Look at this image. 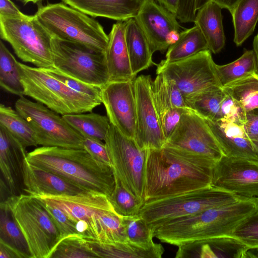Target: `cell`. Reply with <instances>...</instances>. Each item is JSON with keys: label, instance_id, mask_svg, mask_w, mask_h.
Here are the masks:
<instances>
[{"label": "cell", "instance_id": "obj_38", "mask_svg": "<svg viewBox=\"0 0 258 258\" xmlns=\"http://www.w3.org/2000/svg\"><path fill=\"white\" fill-rule=\"evenodd\" d=\"M223 88L241 103L246 112L258 110V77L254 74Z\"/></svg>", "mask_w": 258, "mask_h": 258}, {"label": "cell", "instance_id": "obj_29", "mask_svg": "<svg viewBox=\"0 0 258 258\" xmlns=\"http://www.w3.org/2000/svg\"><path fill=\"white\" fill-rule=\"evenodd\" d=\"M86 242L89 249L97 257L161 258L164 252L162 245L156 243L150 247L146 248L128 241L115 243L88 241Z\"/></svg>", "mask_w": 258, "mask_h": 258}, {"label": "cell", "instance_id": "obj_28", "mask_svg": "<svg viewBox=\"0 0 258 258\" xmlns=\"http://www.w3.org/2000/svg\"><path fill=\"white\" fill-rule=\"evenodd\" d=\"M124 37L133 75L148 69L155 63L153 52L143 30L135 18L125 21Z\"/></svg>", "mask_w": 258, "mask_h": 258}, {"label": "cell", "instance_id": "obj_7", "mask_svg": "<svg viewBox=\"0 0 258 258\" xmlns=\"http://www.w3.org/2000/svg\"><path fill=\"white\" fill-rule=\"evenodd\" d=\"M3 202L24 234L32 258H49L61 237L43 201L23 194L11 196Z\"/></svg>", "mask_w": 258, "mask_h": 258}, {"label": "cell", "instance_id": "obj_2", "mask_svg": "<svg viewBox=\"0 0 258 258\" xmlns=\"http://www.w3.org/2000/svg\"><path fill=\"white\" fill-rule=\"evenodd\" d=\"M26 160L86 191L109 197L114 187L112 167L96 159L85 149L41 146L27 153Z\"/></svg>", "mask_w": 258, "mask_h": 258}, {"label": "cell", "instance_id": "obj_52", "mask_svg": "<svg viewBox=\"0 0 258 258\" xmlns=\"http://www.w3.org/2000/svg\"><path fill=\"white\" fill-rule=\"evenodd\" d=\"M24 5L29 3H32L33 4H38L41 2L42 0H20Z\"/></svg>", "mask_w": 258, "mask_h": 258}, {"label": "cell", "instance_id": "obj_49", "mask_svg": "<svg viewBox=\"0 0 258 258\" xmlns=\"http://www.w3.org/2000/svg\"><path fill=\"white\" fill-rule=\"evenodd\" d=\"M0 258H19L12 249L2 243H0Z\"/></svg>", "mask_w": 258, "mask_h": 258}, {"label": "cell", "instance_id": "obj_44", "mask_svg": "<svg viewBox=\"0 0 258 258\" xmlns=\"http://www.w3.org/2000/svg\"><path fill=\"white\" fill-rule=\"evenodd\" d=\"M220 115V119L242 124L246 121V112L242 105L227 92L221 104Z\"/></svg>", "mask_w": 258, "mask_h": 258}, {"label": "cell", "instance_id": "obj_16", "mask_svg": "<svg viewBox=\"0 0 258 258\" xmlns=\"http://www.w3.org/2000/svg\"><path fill=\"white\" fill-rule=\"evenodd\" d=\"M134 81L108 82L102 87L101 98L110 123L135 139L137 114Z\"/></svg>", "mask_w": 258, "mask_h": 258}, {"label": "cell", "instance_id": "obj_14", "mask_svg": "<svg viewBox=\"0 0 258 258\" xmlns=\"http://www.w3.org/2000/svg\"><path fill=\"white\" fill-rule=\"evenodd\" d=\"M150 75H141L134 81L137 125L135 140L143 150L160 149L166 142L153 101Z\"/></svg>", "mask_w": 258, "mask_h": 258}, {"label": "cell", "instance_id": "obj_42", "mask_svg": "<svg viewBox=\"0 0 258 258\" xmlns=\"http://www.w3.org/2000/svg\"><path fill=\"white\" fill-rule=\"evenodd\" d=\"M232 236L251 249H258V209L235 229Z\"/></svg>", "mask_w": 258, "mask_h": 258}, {"label": "cell", "instance_id": "obj_34", "mask_svg": "<svg viewBox=\"0 0 258 258\" xmlns=\"http://www.w3.org/2000/svg\"><path fill=\"white\" fill-rule=\"evenodd\" d=\"M226 92L223 87L212 88L184 98L187 107L206 119H220V106Z\"/></svg>", "mask_w": 258, "mask_h": 258}, {"label": "cell", "instance_id": "obj_4", "mask_svg": "<svg viewBox=\"0 0 258 258\" xmlns=\"http://www.w3.org/2000/svg\"><path fill=\"white\" fill-rule=\"evenodd\" d=\"M37 5L34 15L52 37L105 53L108 35L93 17L63 2Z\"/></svg>", "mask_w": 258, "mask_h": 258}, {"label": "cell", "instance_id": "obj_46", "mask_svg": "<svg viewBox=\"0 0 258 258\" xmlns=\"http://www.w3.org/2000/svg\"><path fill=\"white\" fill-rule=\"evenodd\" d=\"M84 148L96 159L111 167L105 144L102 141L84 138Z\"/></svg>", "mask_w": 258, "mask_h": 258}, {"label": "cell", "instance_id": "obj_19", "mask_svg": "<svg viewBox=\"0 0 258 258\" xmlns=\"http://www.w3.org/2000/svg\"><path fill=\"white\" fill-rule=\"evenodd\" d=\"M154 104L166 140L174 131L187 107L183 96L175 83L162 74L152 81Z\"/></svg>", "mask_w": 258, "mask_h": 258}, {"label": "cell", "instance_id": "obj_50", "mask_svg": "<svg viewBox=\"0 0 258 258\" xmlns=\"http://www.w3.org/2000/svg\"><path fill=\"white\" fill-rule=\"evenodd\" d=\"M219 5L222 9L228 10L230 13L239 0H210Z\"/></svg>", "mask_w": 258, "mask_h": 258}, {"label": "cell", "instance_id": "obj_17", "mask_svg": "<svg viewBox=\"0 0 258 258\" xmlns=\"http://www.w3.org/2000/svg\"><path fill=\"white\" fill-rule=\"evenodd\" d=\"M135 18L147 38L153 53L167 50L170 35L174 31H180L182 28L176 15L155 0H143Z\"/></svg>", "mask_w": 258, "mask_h": 258}, {"label": "cell", "instance_id": "obj_31", "mask_svg": "<svg viewBox=\"0 0 258 258\" xmlns=\"http://www.w3.org/2000/svg\"><path fill=\"white\" fill-rule=\"evenodd\" d=\"M235 44L239 46L253 33L258 22V0H239L230 12Z\"/></svg>", "mask_w": 258, "mask_h": 258}, {"label": "cell", "instance_id": "obj_41", "mask_svg": "<svg viewBox=\"0 0 258 258\" xmlns=\"http://www.w3.org/2000/svg\"><path fill=\"white\" fill-rule=\"evenodd\" d=\"M97 257L88 247L86 241L79 235L69 236L61 239L49 258Z\"/></svg>", "mask_w": 258, "mask_h": 258}, {"label": "cell", "instance_id": "obj_10", "mask_svg": "<svg viewBox=\"0 0 258 258\" xmlns=\"http://www.w3.org/2000/svg\"><path fill=\"white\" fill-rule=\"evenodd\" d=\"M15 107L32 127L38 145L84 149V137L69 124L62 115L24 96L17 100Z\"/></svg>", "mask_w": 258, "mask_h": 258}, {"label": "cell", "instance_id": "obj_40", "mask_svg": "<svg viewBox=\"0 0 258 258\" xmlns=\"http://www.w3.org/2000/svg\"><path fill=\"white\" fill-rule=\"evenodd\" d=\"M109 200L116 213L122 217L139 214L144 202L132 194L122 185L117 177Z\"/></svg>", "mask_w": 258, "mask_h": 258}, {"label": "cell", "instance_id": "obj_11", "mask_svg": "<svg viewBox=\"0 0 258 258\" xmlns=\"http://www.w3.org/2000/svg\"><path fill=\"white\" fill-rule=\"evenodd\" d=\"M53 67L86 83L103 87L109 82L105 53L53 37Z\"/></svg>", "mask_w": 258, "mask_h": 258}, {"label": "cell", "instance_id": "obj_45", "mask_svg": "<svg viewBox=\"0 0 258 258\" xmlns=\"http://www.w3.org/2000/svg\"><path fill=\"white\" fill-rule=\"evenodd\" d=\"M44 205L60 233L61 239L69 236H80L76 223L70 219L62 211L53 206L45 203Z\"/></svg>", "mask_w": 258, "mask_h": 258}, {"label": "cell", "instance_id": "obj_33", "mask_svg": "<svg viewBox=\"0 0 258 258\" xmlns=\"http://www.w3.org/2000/svg\"><path fill=\"white\" fill-rule=\"evenodd\" d=\"M62 116L84 138L104 141L110 124L107 116L90 112Z\"/></svg>", "mask_w": 258, "mask_h": 258}, {"label": "cell", "instance_id": "obj_25", "mask_svg": "<svg viewBox=\"0 0 258 258\" xmlns=\"http://www.w3.org/2000/svg\"><path fill=\"white\" fill-rule=\"evenodd\" d=\"M66 5L93 18L117 21L135 18L143 0H61Z\"/></svg>", "mask_w": 258, "mask_h": 258}, {"label": "cell", "instance_id": "obj_43", "mask_svg": "<svg viewBox=\"0 0 258 258\" xmlns=\"http://www.w3.org/2000/svg\"><path fill=\"white\" fill-rule=\"evenodd\" d=\"M51 76L63 82L71 89L79 93L101 98L102 87L91 85L64 74L53 67L43 69Z\"/></svg>", "mask_w": 258, "mask_h": 258}, {"label": "cell", "instance_id": "obj_30", "mask_svg": "<svg viewBox=\"0 0 258 258\" xmlns=\"http://www.w3.org/2000/svg\"><path fill=\"white\" fill-rule=\"evenodd\" d=\"M0 211V243L12 249L19 258H32L25 237L6 203L1 202Z\"/></svg>", "mask_w": 258, "mask_h": 258}, {"label": "cell", "instance_id": "obj_26", "mask_svg": "<svg viewBox=\"0 0 258 258\" xmlns=\"http://www.w3.org/2000/svg\"><path fill=\"white\" fill-rule=\"evenodd\" d=\"M222 9L217 3L209 0L198 10L194 21L201 31L209 50L215 54L225 45Z\"/></svg>", "mask_w": 258, "mask_h": 258}, {"label": "cell", "instance_id": "obj_47", "mask_svg": "<svg viewBox=\"0 0 258 258\" xmlns=\"http://www.w3.org/2000/svg\"><path fill=\"white\" fill-rule=\"evenodd\" d=\"M26 15L21 12L11 0H0V16L22 18Z\"/></svg>", "mask_w": 258, "mask_h": 258}, {"label": "cell", "instance_id": "obj_24", "mask_svg": "<svg viewBox=\"0 0 258 258\" xmlns=\"http://www.w3.org/2000/svg\"><path fill=\"white\" fill-rule=\"evenodd\" d=\"M25 192L33 196L73 195L86 192L57 175L30 164L24 163Z\"/></svg>", "mask_w": 258, "mask_h": 258}, {"label": "cell", "instance_id": "obj_3", "mask_svg": "<svg viewBox=\"0 0 258 258\" xmlns=\"http://www.w3.org/2000/svg\"><path fill=\"white\" fill-rule=\"evenodd\" d=\"M257 209V199L245 198L174 220L157 228L154 236L177 246L195 240L232 236L237 227Z\"/></svg>", "mask_w": 258, "mask_h": 258}, {"label": "cell", "instance_id": "obj_13", "mask_svg": "<svg viewBox=\"0 0 258 258\" xmlns=\"http://www.w3.org/2000/svg\"><path fill=\"white\" fill-rule=\"evenodd\" d=\"M164 146L206 157L216 162L224 155L205 120L190 109L182 114Z\"/></svg>", "mask_w": 258, "mask_h": 258}, {"label": "cell", "instance_id": "obj_53", "mask_svg": "<svg viewBox=\"0 0 258 258\" xmlns=\"http://www.w3.org/2000/svg\"><path fill=\"white\" fill-rule=\"evenodd\" d=\"M257 151H258V147H257Z\"/></svg>", "mask_w": 258, "mask_h": 258}, {"label": "cell", "instance_id": "obj_35", "mask_svg": "<svg viewBox=\"0 0 258 258\" xmlns=\"http://www.w3.org/2000/svg\"><path fill=\"white\" fill-rule=\"evenodd\" d=\"M0 125L4 126L25 149L38 145L32 127L16 109L1 104Z\"/></svg>", "mask_w": 258, "mask_h": 258}, {"label": "cell", "instance_id": "obj_15", "mask_svg": "<svg viewBox=\"0 0 258 258\" xmlns=\"http://www.w3.org/2000/svg\"><path fill=\"white\" fill-rule=\"evenodd\" d=\"M211 185L247 198L258 199V161L223 155L214 167Z\"/></svg>", "mask_w": 258, "mask_h": 258}, {"label": "cell", "instance_id": "obj_36", "mask_svg": "<svg viewBox=\"0 0 258 258\" xmlns=\"http://www.w3.org/2000/svg\"><path fill=\"white\" fill-rule=\"evenodd\" d=\"M18 61L0 41V85L6 91L20 97L24 96Z\"/></svg>", "mask_w": 258, "mask_h": 258}, {"label": "cell", "instance_id": "obj_32", "mask_svg": "<svg viewBox=\"0 0 258 258\" xmlns=\"http://www.w3.org/2000/svg\"><path fill=\"white\" fill-rule=\"evenodd\" d=\"M208 49L201 31L195 25L180 32L178 39L168 48L164 60L168 62L177 61Z\"/></svg>", "mask_w": 258, "mask_h": 258}, {"label": "cell", "instance_id": "obj_51", "mask_svg": "<svg viewBox=\"0 0 258 258\" xmlns=\"http://www.w3.org/2000/svg\"><path fill=\"white\" fill-rule=\"evenodd\" d=\"M252 46L255 56V69L253 74L258 77V34L253 39Z\"/></svg>", "mask_w": 258, "mask_h": 258}, {"label": "cell", "instance_id": "obj_12", "mask_svg": "<svg viewBox=\"0 0 258 258\" xmlns=\"http://www.w3.org/2000/svg\"><path fill=\"white\" fill-rule=\"evenodd\" d=\"M216 63L210 50H206L177 61L162 60L157 65L156 74L172 80L183 97L212 88L222 87L218 79Z\"/></svg>", "mask_w": 258, "mask_h": 258}, {"label": "cell", "instance_id": "obj_39", "mask_svg": "<svg viewBox=\"0 0 258 258\" xmlns=\"http://www.w3.org/2000/svg\"><path fill=\"white\" fill-rule=\"evenodd\" d=\"M122 223L128 241L146 248L155 244L154 232L139 214L123 217Z\"/></svg>", "mask_w": 258, "mask_h": 258}, {"label": "cell", "instance_id": "obj_5", "mask_svg": "<svg viewBox=\"0 0 258 258\" xmlns=\"http://www.w3.org/2000/svg\"><path fill=\"white\" fill-rule=\"evenodd\" d=\"M18 64L24 95L61 115L90 112L102 103V98L74 91L42 69Z\"/></svg>", "mask_w": 258, "mask_h": 258}, {"label": "cell", "instance_id": "obj_22", "mask_svg": "<svg viewBox=\"0 0 258 258\" xmlns=\"http://www.w3.org/2000/svg\"><path fill=\"white\" fill-rule=\"evenodd\" d=\"M204 119L224 156L258 161V151L248 138L244 124L223 119Z\"/></svg>", "mask_w": 258, "mask_h": 258}, {"label": "cell", "instance_id": "obj_1", "mask_svg": "<svg viewBox=\"0 0 258 258\" xmlns=\"http://www.w3.org/2000/svg\"><path fill=\"white\" fill-rule=\"evenodd\" d=\"M216 163L210 158L167 146L147 150L145 202L211 185Z\"/></svg>", "mask_w": 258, "mask_h": 258}, {"label": "cell", "instance_id": "obj_48", "mask_svg": "<svg viewBox=\"0 0 258 258\" xmlns=\"http://www.w3.org/2000/svg\"><path fill=\"white\" fill-rule=\"evenodd\" d=\"M170 12L176 15L180 0H155Z\"/></svg>", "mask_w": 258, "mask_h": 258}, {"label": "cell", "instance_id": "obj_9", "mask_svg": "<svg viewBox=\"0 0 258 258\" xmlns=\"http://www.w3.org/2000/svg\"><path fill=\"white\" fill-rule=\"evenodd\" d=\"M114 177L132 194L145 202L147 150L110 123L104 140Z\"/></svg>", "mask_w": 258, "mask_h": 258}, {"label": "cell", "instance_id": "obj_21", "mask_svg": "<svg viewBox=\"0 0 258 258\" xmlns=\"http://www.w3.org/2000/svg\"><path fill=\"white\" fill-rule=\"evenodd\" d=\"M248 248L233 236L195 240L178 246L176 258L255 257Z\"/></svg>", "mask_w": 258, "mask_h": 258}, {"label": "cell", "instance_id": "obj_54", "mask_svg": "<svg viewBox=\"0 0 258 258\" xmlns=\"http://www.w3.org/2000/svg\"><path fill=\"white\" fill-rule=\"evenodd\" d=\"M257 201H258V199H257Z\"/></svg>", "mask_w": 258, "mask_h": 258}, {"label": "cell", "instance_id": "obj_37", "mask_svg": "<svg viewBox=\"0 0 258 258\" xmlns=\"http://www.w3.org/2000/svg\"><path fill=\"white\" fill-rule=\"evenodd\" d=\"M255 56L253 50H246L236 60L224 65L216 64L217 75L224 87L254 74Z\"/></svg>", "mask_w": 258, "mask_h": 258}, {"label": "cell", "instance_id": "obj_6", "mask_svg": "<svg viewBox=\"0 0 258 258\" xmlns=\"http://www.w3.org/2000/svg\"><path fill=\"white\" fill-rule=\"evenodd\" d=\"M245 198L212 185L144 203L139 214L154 231L174 220Z\"/></svg>", "mask_w": 258, "mask_h": 258}, {"label": "cell", "instance_id": "obj_20", "mask_svg": "<svg viewBox=\"0 0 258 258\" xmlns=\"http://www.w3.org/2000/svg\"><path fill=\"white\" fill-rule=\"evenodd\" d=\"M27 154L21 143L0 125V168L1 178L12 195L25 194L24 163Z\"/></svg>", "mask_w": 258, "mask_h": 258}, {"label": "cell", "instance_id": "obj_8", "mask_svg": "<svg viewBox=\"0 0 258 258\" xmlns=\"http://www.w3.org/2000/svg\"><path fill=\"white\" fill-rule=\"evenodd\" d=\"M0 36L23 61L42 69L53 67V37L35 15L22 18L0 16Z\"/></svg>", "mask_w": 258, "mask_h": 258}, {"label": "cell", "instance_id": "obj_27", "mask_svg": "<svg viewBox=\"0 0 258 258\" xmlns=\"http://www.w3.org/2000/svg\"><path fill=\"white\" fill-rule=\"evenodd\" d=\"M122 217L114 208L99 215L88 226L82 238L86 241L102 243L127 241Z\"/></svg>", "mask_w": 258, "mask_h": 258}, {"label": "cell", "instance_id": "obj_18", "mask_svg": "<svg viewBox=\"0 0 258 258\" xmlns=\"http://www.w3.org/2000/svg\"><path fill=\"white\" fill-rule=\"evenodd\" d=\"M34 197L46 204L58 208L76 224L79 222L86 223L87 228L96 216L114 208L107 196L94 192Z\"/></svg>", "mask_w": 258, "mask_h": 258}, {"label": "cell", "instance_id": "obj_23", "mask_svg": "<svg viewBox=\"0 0 258 258\" xmlns=\"http://www.w3.org/2000/svg\"><path fill=\"white\" fill-rule=\"evenodd\" d=\"M125 21L114 23L108 35L105 56L109 82L134 81L124 37Z\"/></svg>", "mask_w": 258, "mask_h": 258}]
</instances>
